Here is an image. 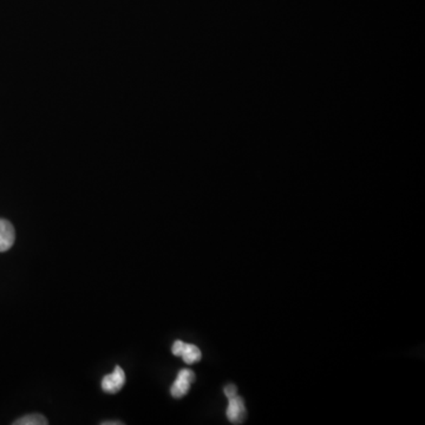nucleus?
I'll use <instances>...</instances> for the list:
<instances>
[{
  "mask_svg": "<svg viewBox=\"0 0 425 425\" xmlns=\"http://www.w3.org/2000/svg\"><path fill=\"white\" fill-rule=\"evenodd\" d=\"M127 377L122 367H116L113 374H106L102 379V389L106 394H117L126 384Z\"/></svg>",
  "mask_w": 425,
  "mask_h": 425,
  "instance_id": "f257e3e1",
  "label": "nucleus"
},
{
  "mask_svg": "<svg viewBox=\"0 0 425 425\" xmlns=\"http://www.w3.org/2000/svg\"><path fill=\"white\" fill-rule=\"evenodd\" d=\"M16 232L12 223L7 220L0 219V252H6L14 244Z\"/></svg>",
  "mask_w": 425,
  "mask_h": 425,
  "instance_id": "20e7f679",
  "label": "nucleus"
},
{
  "mask_svg": "<svg viewBox=\"0 0 425 425\" xmlns=\"http://www.w3.org/2000/svg\"><path fill=\"white\" fill-rule=\"evenodd\" d=\"M194 379H195V374L193 371L187 370V369L180 371L176 381L174 382V384L170 389L173 397L182 398L185 396Z\"/></svg>",
  "mask_w": 425,
  "mask_h": 425,
  "instance_id": "f03ea898",
  "label": "nucleus"
},
{
  "mask_svg": "<svg viewBox=\"0 0 425 425\" xmlns=\"http://www.w3.org/2000/svg\"><path fill=\"white\" fill-rule=\"evenodd\" d=\"M237 386H235V385H227L226 388H225V394L228 397V399H230V398L235 397L237 394Z\"/></svg>",
  "mask_w": 425,
  "mask_h": 425,
  "instance_id": "6e6552de",
  "label": "nucleus"
},
{
  "mask_svg": "<svg viewBox=\"0 0 425 425\" xmlns=\"http://www.w3.org/2000/svg\"><path fill=\"white\" fill-rule=\"evenodd\" d=\"M102 424H103V425H110V424L118 425V424H123V423H121V422H103V423H102Z\"/></svg>",
  "mask_w": 425,
  "mask_h": 425,
  "instance_id": "1a4fd4ad",
  "label": "nucleus"
},
{
  "mask_svg": "<svg viewBox=\"0 0 425 425\" xmlns=\"http://www.w3.org/2000/svg\"><path fill=\"white\" fill-rule=\"evenodd\" d=\"M48 423V419H45L44 416L32 414L18 419L17 422H14V425H46Z\"/></svg>",
  "mask_w": 425,
  "mask_h": 425,
  "instance_id": "423d86ee",
  "label": "nucleus"
},
{
  "mask_svg": "<svg viewBox=\"0 0 425 425\" xmlns=\"http://www.w3.org/2000/svg\"><path fill=\"white\" fill-rule=\"evenodd\" d=\"M185 343L181 342V340H176L172 347L173 354H175V356L181 357L182 352L185 350Z\"/></svg>",
  "mask_w": 425,
  "mask_h": 425,
  "instance_id": "0eeeda50",
  "label": "nucleus"
},
{
  "mask_svg": "<svg viewBox=\"0 0 425 425\" xmlns=\"http://www.w3.org/2000/svg\"><path fill=\"white\" fill-rule=\"evenodd\" d=\"M245 416H246V408H245L244 399L235 396V397L230 398V404L227 409V417L230 419V422L233 424H240L244 422Z\"/></svg>",
  "mask_w": 425,
  "mask_h": 425,
  "instance_id": "7ed1b4c3",
  "label": "nucleus"
},
{
  "mask_svg": "<svg viewBox=\"0 0 425 425\" xmlns=\"http://www.w3.org/2000/svg\"><path fill=\"white\" fill-rule=\"evenodd\" d=\"M182 358L187 364H194L201 359V351L199 347L195 345H190V344H185V350L182 352Z\"/></svg>",
  "mask_w": 425,
  "mask_h": 425,
  "instance_id": "39448f33",
  "label": "nucleus"
}]
</instances>
